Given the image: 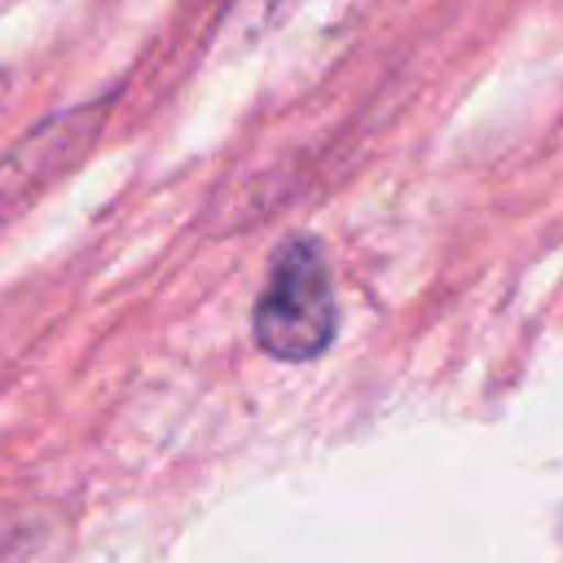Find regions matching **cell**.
<instances>
[{"mask_svg": "<svg viewBox=\"0 0 563 563\" xmlns=\"http://www.w3.org/2000/svg\"><path fill=\"white\" fill-rule=\"evenodd\" d=\"M251 325H255V343L273 361H312L330 347L339 308L317 242L295 238L273 251Z\"/></svg>", "mask_w": 563, "mask_h": 563, "instance_id": "cell-1", "label": "cell"}, {"mask_svg": "<svg viewBox=\"0 0 563 563\" xmlns=\"http://www.w3.org/2000/svg\"><path fill=\"white\" fill-rule=\"evenodd\" d=\"M97 123H101V106H92V110L79 106V110L48 119L31 136H22L0 163V216H13V207H22L48 180H57L92 145Z\"/></svg>", "mask_w": 563, "mask_h": 563, "instance_id": "cell-2", "label": "cell"}]
</instances>
